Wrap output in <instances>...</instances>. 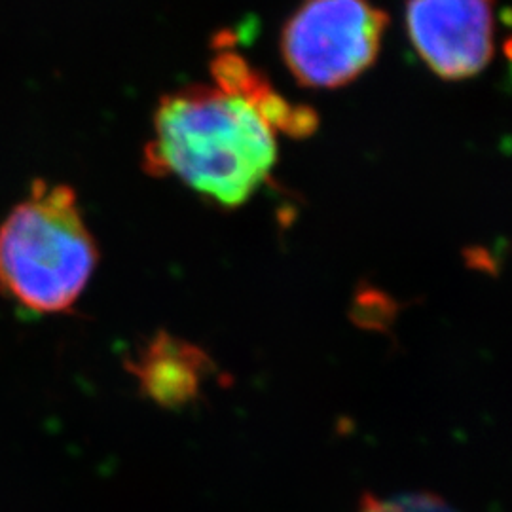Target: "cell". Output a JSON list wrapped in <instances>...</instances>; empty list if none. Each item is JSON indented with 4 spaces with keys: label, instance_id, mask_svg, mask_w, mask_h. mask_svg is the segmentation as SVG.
I'll list each match as a JSON object with an SVG mask.
<instances>
[{
    "label": "cell",
    "instance_id": "obj_1",
    "mask_svg": "<svg viewBox=\"0 0 512 512\" xmlns=\"http://www.w3.org/2000/svg\"><path fill=\"white\" fill-rule=\"evenodd\" d=\"M277 158L274 129L243 97L190 86L162 97L145 169L175 175L222 207H239L268 181Z\"/></svg>",
    "mask_w": 512,
    "mask_h": 512
},
{
    "label": "cell",
    "instance_id": "obj_2",
    "mask_svg": "<svg viewBox=\"0 0 512 512\" xmlns=\"http://www.w3.org/2000/svg\"><path fill=\"white\" fill-rule=\"evenodd\" d=\"M73 188L37 181L0 226V289L35 313L67 311L97 266Z\"/></svg>",
    "mask_w": 512,
    "mask_h": 512
},
{
    "label": "cell",
    "instance_id": "obj_3",
    "mask_svg": "<svg viewBox=\"0 0 512 512\" xmlns=\"http://www.w3.org/2000/svg\"><path fill=\"white\" fill-rule=\"evenodd\" d=\"M387 16L368 0H304L283 27L281 55L306 88H340L380 54Z\"/></svg>",
    "mask_w": 512,
    "mask_h": 512
},
{
    "label": "cell",
    "instance_id": "obj_4",
    "mask_svg": "<svg viewBox=\"0 0 512 512\" xmlns=\"http://www.w3.org/2000/svg\"><path fill=\"white\" fill-rule=\"evenodd\" d=\"M406 29L433 73L465 80L494 55V0H408Z\"/></svg>",
    "mask_w": 512,
    "mask_h": 512
},
{
    "label": "cell",
    "instance_id": "obj_5",
    "mask_svg": "<svg viewBox=\"0 0 512 512\" xmlns=\"http://www.w3.org/2000/svg\"><path fill=\"white\" fill-rule=\"evenodd\" d=\"M207 368L202 351L179 338L162 334L131 365L145 393L164 406H181L200 391Z\"/></svg>",
    "mask_w": 512,
    "mask_h": 512
},
{
    "label": "cell",
    "instance_id": "obj_6",
    "mask_svg": "<svg viewBox=\"0 0 512 512\" xmlns=\"http://www.w3.org/2000/svg\"><path fill=\"white\" fill-rule=\"evenodd\" d=\"M359 512H458L435 495L404 494L393 497L366 495Z\"/></svg>",
    "mask_w": 512,
    "mask_h": 512
}]
</instances>
